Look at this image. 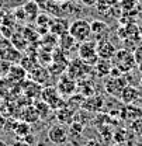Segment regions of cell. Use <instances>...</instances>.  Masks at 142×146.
I'll list each match as a JSON object with an SVG mask.
<instances>
[{"label": "cell", "instance_id": "cell-22", "mask_svg": "<svg viewBox=\"0 0 142 146\" xmlns=\"http://www.w3.org/2000/svg\"><path fill=\"white\" fill-rule=\"evenodd\" d=\"M34 107L38 111V115H39V119H48L51 117V112L53 110L49 107V104H47L45 101H42L41 98L34 101Z\"/></svg>", "mask_w": 142, "mask_h": 146}, {"label": "cell", "instance_id": "cell-9", "mask_svg": "<svg viewBox=\"0 0 142 146\" xmlns=\"http://www.w3.org/2000/svg\"><path fill=\"white\" fill-rule=\"evenodd\" d=\"M117 52V48L108 41V39H100L97 42V56L100 59L111 60Z\"/></svg>", "mask_w": 142, "mask_h": 146}, {"label": "cell", "instance_id": "cell-25", "mask_svg": "<svg viewBox=\"0 0 142 146\" xmlns=\"http://www.w3.org/2000/svg\"><path fill=\"white\" fill-rule=\"evenodd\" d=\"M11 44L14 45V48L17 49V51H21V49H24V48H27V39L24 38L23 34H13L11 36Z\"/></svg>", "mask_w": 142, "mask_h": 146}, {"label": "cell", "instance_id": "cell-37", "mask_svg": "<svg viewBox=\"0 0 142 146\" xmlns=\"http://www.w3.org/2000/svg\"><path fill=\"white\" fill-rule=\"evenodd\" d=\"M0 146H7V143H6V142H3V141H0Z\"/></svg>", "mask_w": 142, "mask_h": 146}, {"label": "cell", "instance_id": "cell-10", "mask_svg": "<svg viewBox=\"0 0 142 146\" xmlns=\"http://www.w3.org/2000/svg\"><path fill=\"white\" fill-rule=\"evenodd\" d=\"M142 93L135 86H131V84H127L124 87V90L121 93V96H120V100L124 103L125 106H128V104H135L139 98H141Z\"/></svg>", "mask_w": 142, "mask_h": 146}, {"label": "cell", "instance_id": "cell-36", "mask_svg": "<svg viewBox=\"0 0 142 146\" xmlns=\"http://www.w3.org/2000/svg\"><path fill=\"white\" fill-rule=\"evenodd\" d=\"M55 3H59V4H63V3H66V1H69V0H53Z\"/></svg>", "mask_w": 142, "mask_h": 146}, {"label": "cell", "instance_id": "cell-4", "mask_svg": "<svg viewBox=\"0 0 142 146\" xmlns=\"http://www.w3.org/2000/svg\"><path fill=\"white\" fill-rule=\"evenodd\" d=\"M128 84V80H127V74H120V76H108L104 82V90L108 96L114 97V98H118L120 100V96L124 90V87Z\"/></svg>", "mask_w": 142, "mask_h": 146}, {"label": "cell", "instance_id": "cell-32", "mask_svg": "<svg viewBox=\"0 0 142 146\" xmlns=\"http://www.w3.org/2000/svg\"><path fill=\"white\" fill-rule=\"evenodd\" d=\"M6 127H7V118H6V115L0 111V131L4 129Z\"/></svg>", "mask_w": 142, "mask_h": 146}, {"label": "cell", "instance_id": "cell-30", "mask_svg": "<svg viewBox=\"0 0 142 146\" xmlns=\"http://www.w3.org/2000/svg\"><path fill=\"white\" fill-rule=\"evenodd\" d=\"M13 16L16 20H20V21H25L27 17H25V13H24V9H23V6L21 7H17L16 10H14V13H13Z\"/></svg>", "mask_w": 142, "mask_h": 146}, {"label": "cell", "instance_id": "cell-15", "mask_svg": "<svg viewBox=\"0 0 142 146\" xmlns=\"http://www.w3.org/2000/svg\"><path fill=\"white\" fill-rule=\"evenodd\" d=\"M23 90L27 97H30V100H35L38 97H41L42 89H41V84L35 83L34 80H30V82L27 80L23 83Z\"/></svg>", "mask_w": 142, "mask_h": 146}, {"label": "cell", "instance_id": "cell-12", "mask_svg": "<svg viewBox=\"0 0 142 146\" xmlns=\"http://www.w3.org/2000/svg\"><path fill=\"white\" fill-rule=\"evenodd\" d=\"M121 118L127 121V122H134L137 119L142 118V108L141 107H137L135 104H128L125 106L124 108L121 110Z\"/></svg>", "mask_w": 142, "mask_h": 146}, {"label": "cell", "instance_id": "cell-16", "mask_svg": "<svg viewBox=\"0 0 142 146\" xmlns=\"http://www.w3.org/2000/svg\"><path fill=\"white\" fill-rule=\"evenodd\" d=\"M11 132L17 136L18 139H24L27 135H30L31 133V125L30 124H27V122H24V121H14V124L11 125Z\"/></svg>", "mask_w": 142, "mask_h": 146}, {"label": "cell", "instance_id": "cell-7", "mask_svg": "<svg viewBox=\"0 0 142 146\" xmlns=\"http://www.w3.org/2000/svg\"><path fill=\"white\" fill-rule=\"evenodd\" d=\"M48 139L53 145H65L69 141V129L62 124L52 125L48 129Z\"/></svg>", "mask_w": 142, "mask_h": 146}, {"label": "cell", "instance_id": "cell-38", "mask_svg": "<svg viewBox=\"0 0 142 146\" xmlns=\"http://www.w3.org/2000/svg\"><path fill=\"white\" fill-rule=\"evenodd\" d=\"M138 1H141V3H142V0H138Z\"/></svg>", "mask_w": 142, "mask_h": 146}, {"label": "cell", "instance_id": "cell-14", "mask_svg": "<svg viewBox=\"0 0 142 146\" xmlns=\"http://www.w3.org/2000/svg\"><path fill=\"white\" fill-rule=\"evenodd\" d=\"M20 118H21V121H24V122H27L30 125L38 122L39 121V115H38V111L34 107V104L33 106H25L24 108L21 110Z\"/></svg>", "mask_w": 142, "mask_h": 146}, {"label": "cell", "instance_id": "cell-18", "mask_svg": "<svg viewBox=\"0 0 142 146\" xmlns=\"http://www.w3.org/2000/svg\"><path fill=\"white\" fill-rule=\"evenodd\" d=\"M90 28H91V34L93 35L99 36L100 39H106L104 35L108 31V25H107L106 21H103V20H93V21H90Z\"/></svg>", "mask_w": 142, "mask_h": 146}, {"label": "cell", "instance_id": "cell-8", "mask_svg": "<svg viewBox=\"0 0 142 146\" xmlns=\"http://www.w3.org/2000/svg\"><path fill=\"white\" fill-rule=\"evenodd\" d=\"M104 108V97L100 94H93L90 97H86L82 103V110H85L86 112H100Z\"/></svg>", "mask_w": 142, "mask_h": 146}, {"label": "cell", "instance_id": "cell-34", "mask_svg": "<svg viewBox=\"0 0 142 146\" xmlns=\"http://www.w3.org/2000/svg\"><path fill=\"white\" fill-rule=\"evenodd\" d=\"M34 1H35V3L38 4V6H39V7H41V9H44V7L47 6V3H48L49 0H34Z\"/></svg>", "mask_w": 142, "mask_h": 146}, {"label": "cell", "instance_id": "cell-6", "mask_svg": "<svg viewBox=\"0 0 142 146\" xmlns=\"http://www.w3.org/2000/svg\"><path fill=\"white\" fill-rule=\"evenodd\" d=\"M55 87L62 97H71L77 93V82L65 73V74L59 76V80Z\"/></svg>", "mask_w": 142, "mask_h": 146}, {"label": "cell", "instance_id": "cell-20", "mask_svg": "<svg viewBox=\"0 0 142 146\" xmlns=\"http://www.w3.org/2000/svg\"><path fill=\"white\" fill-rule=\"evenodd\" d=\"M23 9H24V13H25V17L28 21H35L37 17L39 16V6L37 4L34 0H28L23 4Z\"/></svg>", "mask_w": 142, "mask_h": 146}, {"label": "cell", "instance_id": "cell-21", "mask_svg": "<svg viewBox=\"0 0 142 146\" xmlns=\"http://www.w3.org/2000/svg\"><path fill=\"white\" fill-rule=\"evenodd\" d=\"M7 76H9V79L11 82L17 83V82H24V79L27 76V72H25V69L21 65H11L10 69H9Z\"/></svg>", "mask_w": 142, "mask_h": 146}, {"label": "cell", "instance_id": "cell-31", "mask_svg": "<svg viewBox=\"0 0 142 146\" xmlns=\"http://www.w3.org/2000/svg\"><path fill=\"white\" fill-rule=\"evenodd\" d=\"M0 31H1V33H4V34H3V36H6V38H11V36H13V34H14V33H13V30H11L9 25H1Z\"/></svg>", "mask_w": 142, "mask_h": 146}, {"label": "cell", "instance_id": "cell-2", "mask_svg": "<svg viewBox=\"0 0 142 146\" xmlns=\"http://www.w3.org/2000/svg\"><path fill=\"white\" fill-rule=\"evenodd\" d=\"M77 44L89 41L90 35H91V28H90V21L85 20V18H77L75 21H72L69 24V31H68Z\"/></svg>", "mask_w": 142, "mask_h": 146}, {"label": "cell", "instance_id": "cell-26", "mask_svg": "<svg viewBox=\"0 0 142 146\" xmlns=\"http://www.w3.org/2000/svg\"><path fill=\"white\" fill-rule=\"evenodd\" d=\"M21 66L25 69V72H30V73L38 68L37 60L34 58H31V59H28V58H21Z\"/></svg>", "mask_w": 142, "mask_h": 146}, {"label": "cell", "instance_id": "cell-3", "mask_svg": "<svg viewBox=\"0 0 142 146\" xmlns=\"http://www.w3.org/2000/svg\"><path fill=\"white\" fill-rule=\"evenodd\" d=\"M77 56L80 60L87 63L90 66H94L96 62L99 60L97 56V42L96 41H85L80 42L77 46Z\"/></svg>", "mask_w": 142, "mask_h": 146}, {"label": "cell", "instance_id": "cell-13", "mask_svg": "<svg viewBox=\"0 0 142 146\" xmlns=\"http://www.w3.org/2000/svg\"><path fill=\"white\" fill-rule=\"evenodd\" d=\"M76 111L71 107H68V106H65V107H62V108L56 110V112H55V118L58 119V122L59 124H69L71 125L72 122L75 121V117H76Z\"/></svg>", "mask_w": 142, "mask_h": 146}, {"label": "cell", "instance_id": "cell-1", "mask_svg": "<svg viewBox=\"0 0 142 146\" xmlns=\"http://www.w3.org/2000/svg\"><path fill=\"white\" fill-rule=\"evenodd\" d=\"M111 63L115 69H118L123 74H128L131 70L137 66L135 65V59H134V52H131L129 49L123 48V49H117V52L114 55V58L111 59Z\"/></svg>", "mask_w": 142, "mask_h": 146}, {"label": "cell", "instance_id": "cell-17", "mask_svg": "<svg viewBox=\"0 0 142 146\" xmlns=\"http://www.w3.org/2000/svg\"><path fill=\"white\" fill-rule=\"evenodd\" d=\"M76 44H77L76 39L69 33H65V34L58 36V48H61L65 52H71L72 49L76 46Z\"/></svg>", "mask_w": 142, "mask_h": 146}, {"label": "cell", "instance_id": "cell-11", "mask_svg": "<svg viewBox=\"0 0 142 146\" xmlns=\"http://www.w3.org/2000/svg\"><path fill=\"white\" fill-rule=\"evenodd\" d=\"M69 31V23L63 17H53L49 24V33L55 36H59Z\"/></svg>", "mask_w": 142, "mask_h": 146}, {"label": "cell", "instance_id": "cell-35", "mask_svg": "<svg viewBox=\"0 0 142 146\" xmlns=\"http://www.w3.org/2000/svg\"><path fill=\"white\" fill-rule=\"evenodd\" d=\"M13 146H30V145H28V143H25L24 141H21V139H20V141H17V142H14V143H13Z\"/></svg>", "mask_w": 142, "mask_h": 146}, {"label": "cell", "instance_id": "cell-29", "mask_svg": "<svg viewBox=\"0 0 142 146\" xmlns=\"http://www.w3.org/2000/svg\"><path fill=\"white\" fill-rule=\"evenodd\" d=\"M131 129H132V132H134L135 135L142 136V118L137 119V121H134V122L131 124Z\"/></svg>", "mask_w": 142, "mask_h": 146}, {"label": "cell", "instance_id": "cell-5", "mask_svg": "<svg viewBox=\"0 0 142 146\" xmlns=\"http://www.w3.org/2000/svg\"><path fill=\"white\" fill-rule=\"evenodd\" d=\"M39 98H41L42 101H45L47 104H49V107H51L53 111H56V110H59L66 106L63 97L58 93L56 87H53V86L44 87L42 91H41V97H39Z\"/></svg>", "mask_w": 142, "mask_h": 146}, {"label": "cell", "instance_id": "cell-23", "mask_svg": "<svg viewBox=\"0 0 142 146\" xmlns=\"http://www.w3.org/2000/svg\"><path fill=\"white\" fill-rule=\"evenodd\" d=\"M49 72H48V69H45V68H37L34 69L33 72H31V80H34L35 83L38 84H45L47 82H48V79H49Z\"/></svg>", "mask_w": 142, "mask_h": 146}, {"label": "cell", "instance_id": "cell-19", "mask_svg": "<svg viewBox=\"0 0 142 146\" xmlns=\"http://www.w3.org/2000/svg\"><path fill=\"white\" fill-rule=\"evenodd\" d=\"M111 69H113V63H111V60H107V59L99 58V60L94 65V70L99 77H108L111 73Z\"/></svg>", "mask_w": 142, "mask_h": 146}, {"label": "cell", "instance_id": "cell-33", "mask_svg": "<svg viewBox=\"0 0 142 146\" xmlns=\"http://www.w3.org/2000/svg\"><path fill=\"white\" fill-rule=\"evenodd\" d=\"M97 1H99V0H80V3H82L83 6H87V7H94V6L97 4Z\"/></svg>", "mask_w": 142, "mask_h": 146}, {"label": "cell", "instance_id": "cell-24", "mask_svg": "<svg viewBox=\"0 0 142 146\" xmlns=\"http://www.w3.org/2000/svg\"><path fill=\"white\" fill-rule=\"evenodd\" d=\"M83 131H85V124L80 122V121H77V119H75L71 124V127H69V136H72V138L82 136Z\"/></svg>", "mask_w": 142, "mask_h": 146}, {"label": "cell", "instance_id": "cell-27", "mask_svg": "<svg viewBox=\"0 0 142 146\" xmlns=\"http://www.w3.org/2000/svg\"><path fill=\"white\" fill-rule=\"evenodd\" d=\"M134 59H135V65L137 68L142 72V45H138L134 51Z\"/></svg>", "mask_w": 142, "mask_h": 146}, {"label": "cell", "instance_id": "cell-28", "mask_svg": "<svg viewBox=\"0 0 142 146\" xmlns=\"http://www.w3.org/2000/svg\"><path fill=\"white\" fill-rule=\"evenodd\" d=\"M137 6V0H121L120 7L121 10H125V13H128L129 10H134Z\"/></svg>", "mask_w": 142, "mask_h": 146}]
</instances>
